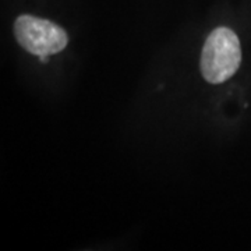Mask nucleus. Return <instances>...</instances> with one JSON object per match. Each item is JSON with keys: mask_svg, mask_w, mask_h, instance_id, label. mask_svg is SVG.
<instances>
[{"mask_svg": "<svg viewBox=\"0 0 251 251\" xmlns=\"http://www.w3.org/2000/svg\"><path fill=\"white\" fill-rule=\"evenodd\" d=\"M48 59H49V57H48V54H44V56H39V60H41V62L46 63V62H48Z\"/></svg>", "mask_w": 251, "mask_h": 251, "instance_id": "7ed1b4c3", "label": "nucleus"}, {"mask_svg": "<svg viewBox=\"0 0 251 251\" xmlns=\"http://www.w3.org/2000/svg\"><path fill=\"white\" fill-rule=\"evenodd\" d=\"M242 63L240 41L230 28L219 27L206 38L201 53V73L211 84L227 81Z\"/></svg>", "mask_w": 251, "mask_h": 251, "instance_id": "f257e3e1", "label": "nucleus"}, {"mask_svg": "<svg viewBox=\"0 0 251 251\" xmlns=\"http://www.w3.org/2000/svg\"><path fill=\"white\" fill-rule=\"evenodd\" d=\"M14 35L20 45L35 56L54 54L66 48V31L49 20L23 14L14 23Z\"/></svg>", "mask_w": 251, "mask_h": 251, "instance_id": "f03ea898", "label": "nucleus"}]
</instances>
